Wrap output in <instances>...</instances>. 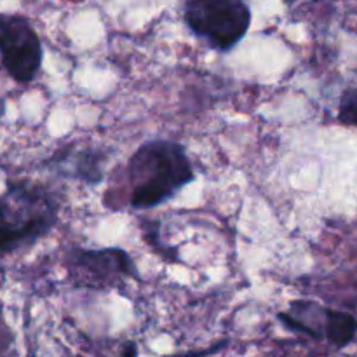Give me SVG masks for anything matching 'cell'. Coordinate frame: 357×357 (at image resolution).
<instances>
[{
	"label": "cell",
	"instance_id": "cell-7",
	"mask_svg": "<svg viewBox=\"0 0 357 357\" xmlns=\"http://www.w3.org/2000/svg\"><path fill=\"white\" fill-rule=\"evenodd\" d=\"M52 166L59 173L79 178L89 185H96L103 180V155L93 149L65 150L52 160Z\"/></svg>",
	"mask_w": 357,
	"mask_h": 357
},
{
	"label": "cell",
	"instance_id": "cell-2",
	"mask_svg": "<svg viewBox=\"0 0 357 357\" xmlns=\"http://www.w3.org/2000/svg\"><path fill=\"white\" fill-rule=\"evenodd\" d=\"M58 202L35 185L14 183L0 195V253L31 246L58 222Z\"/></svg>",
	"mask_w": 357,
	"mask_h": 357
},
{
	"label": "cell",
	"instance_id": "cell-4",
	"mask_svg": "<svg viewBox=\"0 0 357 357\" xmlns=\"http://www.w3.org/2000/svg\"><path fill=\"white\" fill-rule=\"evenodd\" d=\"M44 51L37 31L26 17L0 14V61L20 84H30L40 70Z\"/></svg>",
	"mask_w": 357,
	"mask_h": 357
},
{
	"label": "cell",
	"instance_id": "cell-6",
	"mask_svg": "<svg viewBox=\"0 0 357 357\" xmlns=\"http://www.w3.org/2000/svg\"><path fill=\"white\" fill-rule=\"evenodd\" d=\"M328 314L330 309L312 300H296L289 305L288 312L278 314V319L289 330L305 333L314 340L326 342Z\"/></svg>",
	"mask_w": 357,
	"mask_h": 357
},
{
	"label": "cell",
	"instance_id": "cell-1",
	"mask_svg": "<svg viewBox=\"0 0 357 357\" xmlns=\"http://www.w3.org/2000/svg\"><path fill=\"white\" fill-rule=\"evenodd\" d=\"M128 178L129 206L143 211L171 201L195 180V173L183 145L171 139H150L129 159Z\"/></svg>",
	"mask_w": 357,
	"mask_h": 357
},
{
	"label": "cell",
	"instance_id": "cell-5",
	"mask_svg": "<svg viewBox=\"0 0 357 357\" xmlns=\"http://www.w3.org/2000/svg\"><path fill=\"white\" fill-rule=\"evenodd\" d=\"M66 260L70 279L79 288L112 289L136 275L131 257L121 248L72 250Z\"/></svg>",
	"mask_w": 357,
	"mask_h": 357
},
{
	"label": "cell",
	"instance_id": "cell-9",
	"mask_svg": "<svg viewBox=\"0 0 357 357\" xmlns=\"http://www.w3.org/2000/svg\"><path fill=\"white\" fill-rule=\"evenodd\" d=\"M338 121L342 124L357 126V87L347 91L342 96L340 107H338Z\"/></svg>",
	"mask_w": 357,
	"mask_h": 357
},
{
	"label": "cell",
	"instance_id": "cell-8",
	"mask_svg": "<svg viewBox=\"0 0 357 357\" xmlns=\"http://www.w3.org/2000/svg\"><path fill=\"white\" fill-rule=\"evenodd\" d=\"M357 335V319L352 314L330 309L326 328V344L335 349H344Z\"/></svg>",
	"mask_w": 357,
	"mask_h": 357
},
{
	"label": "cell",
	"instance_id": "cell-3",
	"mask_svg": "<svg viewBox=\"0 0 357 357\" xmlns=\"http://www.w3.org/2000/svg\"><path fill=\"white\" fill-rule=\"evenodd\" d=\"M183 21L209 49L229 52L246 37L251 10L243 0H185Z\"/></svg>",
	"mask_w": 357,
	"mask_h": 357
},
{
	"label": "cell",
	"instance_id": "cell-10",
	"mask_svg": "<svg viewBox=\"0 0 357 357\" xmlns=\"http://www.w3.org/2000/svg\"><path fill=\"white\" fill-rule=\"evenodd\" d=\"M282 2H284L286 6H293V3H295L296 0H282Z\"/></svg>",
	"mask_w": 357,
	"mask_h": 357
},
{
	"label": "cell",
	"instance_id": "cell-11",
	"mask_svg": "<svg viewBox=\"0 0 357 357\" xmlns=\"http://www.w3.org/2000/svg\"><path fill=\"white\" fill-rule=\"evenodd\" d=\"M2 115H3V101L0 100V117H2Z\"/></svg>",
	"mask_w": 357,
	"mask_h": 357
}]
</instances>
